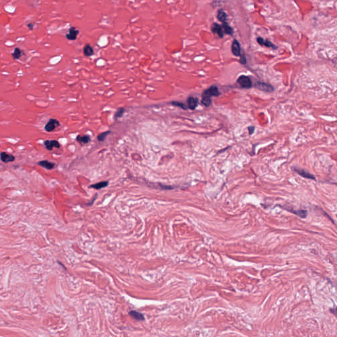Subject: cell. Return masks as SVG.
<instances>
[{
  "mask_svg": "<svg viewBox=\"0 0 337 337\" xmlns=\"http://www.w3.org/2000/svg\"><path fill=\"white\" fill-rule=\"evenodd\" d=\"M218 88L215 86H212L209 88L205 90L202 94V103L205 107H209L211 104V96L218 97L219 96Z\"/></svg>",
  "mask_w": 337,
  "mask_h": 337,
  "instance_id": "cell-1",
  "label": "cell"
},
{
  "mask_svg": "<svg viewBox=\"0 0 337 337\" xmlns=\"http://www.w3.org/2000/svg\"><path fill=\"white\" fill-rule=\"evenodd\" d=\"M237 82L243 88L248 89L252 87V82L251 79L245 75H242L237 80Z\"/></svg>",
  "mask_w": 337,
  "mask_h": 337,
  "instance_id": "cell-2",
  "label": "cell"
},
{
  "mask_svg": "<svg viewBox=\"0 0 337 337\" xmlns=\"http://www.w3.org/2000/svg\"><path fill=\"white\" fill-rule=\"evenodd\" d=\"M255 88L258 89L263 92H272L274 91V88L273 86L265 82H256L254 84Z\"/></svg>",
  "mask_w": 337,
  "mask_h": 337,
  "instance_id": "cell-3",
  "label": "cell"
},
{
  "mask_svg": "<svg viewBox=\"0 0 337 337\" xmlns=\"http://www.w3.org/2000/svg\"><path fill=\"white\" fill-rule=\"evenodd\" d=\"M59 124H60L58 120L55 119H50L46 124L45 125V130L48 133L52 132L55 129V128L59 126Z\"/></svg>",
  "mask_w": 337,
  "mask_h": 337,
  "instance_id": "cell-4",
  "label": "cell"
},
{
  "mask_svg": "<svg viewBox=\"0 0 337 337\" xmlns=\"http://www.w3.org/2000/svg\"><path fill=\"white\" fill-rule=\"evenodd\" d=\"M79 34V30H77L75 26H71L68 30V33L66 34V38L70 41H74L77 38V36Z\"/></svg>",
  "mask_w": 337,
  "mask_h": 337,
  "instance_id": "cell-5",
  "label": "cell"
},
{
  "mask_svg": "<svg viewBox=\"0 0 337 337\" xmlns=\"http://www.w3.org/2000/svg\"><path fill=\"white\" fill-rule=\"evenodd\" d=\"M294 171L296 173H298L301 176L304 177V178H306L307 179H311V180H316V177L314 176V175H313L312 174L308 172V171H307L306 170L302 169L300 168H294Z\"/></svg>",
  "mask_w": 337,
  "mask_h": 337,
  "instance_id": "cell-6",
  "label": "cell"
},
{
  "mask_svg": "<svg viewBox=\"0 0 337 337\" xmlns=\"http://www.w3.org/2000/svg\"><path fill=\"white\" fill-rule=\"evenodd\" d=\"M44 144L45 148H46V149L49 151L52 150L54 147L59 148L61 146L58 140H46L44 142Z\"/></svg>",
  "mask_w": 337,
  "mask_h": 337,
  "instance_id": "cell-7",
  "label": "cell"
},
{
  "mask_svg": "<svg viewBox=\"0 0 337 337\" xmlns=\"http://www.w3.org/2000/svg\"><path fill=\"white\" fill-rule=\"evenodd\" d=\"M211 31H212L213 33L214 34H217L218 35L221 37V38H222L224 36V31L222 30V27L219 25V24L218 23H213L212 25H211Z\"/></svg>",
  "mask_w": 337,
  "mask_h": 337,
  "instance_id": "cell-8",
  "label": "cell"
},
{
  "mask_svg": "<svg viewBox=\"0 0 337 337\" xmlns=\"http://www.w3.org/2000/svg\"><path fill=\"white\" fill-rule=\"evenodd\" d=\"M1 160L3 163H7L10 162H13L15 160V157L13 155H11V154H9L6 152H3L1 153Z\"/></svg>",
  "mask_w": 337,
  "mask_h": 337,
  "instance_id": "cell-9",
  "label": "cell"
},
{
  "mask_svg": "<svg viewBox=\"0 0 337 337\" xmlns=\"http://www.w3.org/2000/svg\"><path fill=\"white\" fill-rule=\"evenodd\" d=\"M231 49H232V54L235 56L236 57L241 56V45H240L239 42L236 40H235L233 41Z\"/></svg>",
  "mask_w": 337,
  "mask_h": 337,
  "instance_id": "cell-10",
  "label": "cell"
},
{
  "mask_svg": "<svg viewBox=\"0 0 337 337\" xmlns=\"http://www.w3.org/2000/svg\"><path fill=\"white\" fill-rule=\"evenodd\" d=\"M38 165L48 170H51L55 167V163L53 162H50L48 160H43L38 162Z\"/></svg>",
  "mask_w": 337,
  "mask_h": 337,
  "instance_id": "cell-11",
  "label": "cell"
},
{
  "mask_svg": "<svg viewBox=\"0 0 337 337\" xmlns=\"http://www.w3.org/2000/svg\"><path fill=\"white\" fill-rule=\"evenodd\" d=\"M257 41H258V44H260L261 45H265V46L266 47H268V48H273V49H277V48L275 46V45L273 44L270 41L267 40H265L263 39L261 37H259L258 38V39H257Z\"/></svg>",
  "mask_w": 337,
  "mask_h": 337,
  "instance_id": "cell-12",
  "label": "cell"
},
{
  "mask_svg": "<svg viewBox=\"0 0 337 337\" xmlns=\"http://www.w3.org/2000/svg\"><path fill=\"white\" fill-rule=\"evenodd\" d=\"M76 140L78 143H80L82 146H83L84 144H87L88 143V142H90V136L89 135H83V136L78 135L77 136Z\"/></svg>",
  "mask_w": 337,
  "mask_h": 337,
  "instance_id": "cell-13",
  "label": "cell"
},
{
  "mask_svg": "<svg viewBox=\"0 0 337 337\" xmlns=\"http://www.w3.org/2000/svg\"><path fill=\"white\" fill-rule=\"evenodd\" d=\"M188 107L190 110H194L198 105V99L194 97H189L187 100Z\"/></svg>",
  "mask_w": 337,
  "mask_h": 337,
  "instance_id": "cell-14",
  "label": "cell"
},
{
  "mask_svg": "<svg viewBox=\"0 0 337 337\" xmlns=\"http://www.w3.org/2000/svg\"><path fill=\"white\" fill-rule=\"evenodd\" d=\"M83 54L86 57H90L94 54L93 48L90 44H87L83 48Z\"/></svg>",
  "mask_w": 337,
  "mask_h": 337,
  "instance_id": "cell-15",
  "label": "cell"
},
{
  "mask_svg": "<svg viewBox=\"0 0 337 337\" xmlns=\"http://www.w3.org/2000/svg\"><path fill=\"white\" fill-rule=\"evenodd\" d=\"M129 315L133 317L134 319H135L136 320H138V321H144V316L143 315V314L141 313L140 312H138V311H130L129 312Z\"/></svg>",
  "mask_w": 337,
  "mask_h": 337,
  "instance_id": "cell-16",
  "label": "cell"
},
{
  "mask_svg": "<svg viewBox=\"0 0 337 337\" xmlns=\"http://www.w3.org/2000/svg\"><path fill=\"white\" fill-rule=\"evenodd\" d=\"M108 185H109V182H108V181H101V182H98V183H96V184L90 185L89 186V188H94V189H96V190H100V189H101V188H104L107 187L108 186Z\"/></svg>",
  "mask_w": 337,
  "mask_h": 337,
  "instance_id": "cell-17",
  "label": "cell"
},
{
  "mask_svg": "<svg viewBox=\"0 0 337 337\" xmlns=\"http://www.w3.org/2000/svg\"><path fill=\"white\" fill-rule=\"evenodd\" d=\"M285 209H287L288 211L292 212L293 213L296 215L297 216H299V217H300V218H306L307 214V212L306 210H294V209H290V208H285Z\"/></svg>",
  "mask_w": 337,
  "mask_h": 337,
  "instance_id": "cell-18",
  "label": "cell"
},
{
  "mask_svg": "<svg viewBox=\"0 0 337 337\" xmlns=\"http://www.w3.org/2000/svg\"><path fill=\"white\" fill-rule=\"evenodd\" d=\"M22 53H23V51H22L20 48H15L12 54L13 58L15 60L19 59L21 58V57L22 55Z\"/></svg>",
  "mask_w": 337,
  "mask_h": 337,
  "instance_id": "cell-19",
  "label": "cell"
},
{
  "mask_svg": "<svg viewBox=\"0 0 337 337\" xmlns=\"http://www.w3.org/2000/svg\"><path fill=\"white\" fill-rule=\"evenodd\" d=\"M218 19L219 21L221 22H225L227 20V15L225 13V11L223 10L222 9H220L219 11H218Z\"/></svg>",
  "mask_w": 337,
  "mask_h": 337,
  "instance_id": "cell-20",
  "label": "cell"
},
{
  "mask_svg": "<svg viewBox=\"0 0 337 337\" xmlns=\"http://www.w3.org/2000/svg\"><path fill=\"white\" fill-rule=\"evenodd\" d=\"M222 29H223V31L225 34H230V35H232V34H233V29L232 28L228 25V23H227V22H224L223 25H222Z\"/></svg>",
  "mask_w": 337,
  "mask_h": 337,
  "instance_id": "cell-21",
  "label": "cell"
},
{
  "mask_svg": "<svg viewBox=\"0 0 337 337\" xmlns=\"http://www.w3.org/2000/svg\"><path fill=\"white\" fill-rule=\"evenodd\" d=\"M110 133H111L110 130H108V131H106V132L102 133L100 134L98 136H97V139H98V140L99 142H104L105 140V138H107V136L109 135Z\"/></svg>",
  "mask_w": 337,
  "mask_h": 337,
  "instance_id": "cell-22",
  "label": "cell"
},
{
  "mask_svg": "<svg viewBox=\"0 0 337 337\" xmlns=\"http://www.w3.org/2000/svg\"><path fill=\"white\" fill-rule=\"evenodd\" d=\"M125 112V110L124 107H120L119 108V109L117 110V111L115 112V118L116 119H119V118H121L123 116L124 113Z\"/></svg>",
  "mask_w": 337,
  "mask_h": 337,
  "instance_id": "cell-23",
  "label": "cell"
},
{
  "mask_svg": "<svg viewBox=\"0 0 337 337\" xmlns=\"http://www.w3.org/2000/svg\"><path fill=\"white\" fill-rule=\"evenodd\" d=\"M172 104H173V105H175V106H177V107H180L182 108V109H183V110H186V109H187L186 106L184 104H182V103H180V102H175V101H173V102H172Z\"/></svg>",
  "mask_w": 337,
  "mask_h": 337,
  "instance_id": "cell-24",
  "label": "cell"
},
{
  "mask_svg": "<svg viewBox=\"0 0 337 337\" xmlns=\"http://www.w3.org/2000/svg\"><path fill=\"white\" fill-rule=\"evenodd\" d=\"M27 27L29 28L30 30H32L34 29V23L33 22H29L27 24Z\"/></svg>",
  "mask_w": 337,
  "mask_h": 337,
  "instance_id": "cell-25",
  "label": "cell"
},
{
  "mask_svg": "<svg viewBox=\"0 0 337 337\" xmlns=\"http://www.w3.org/2000/svg\"><path fill=\"white\" fill-rule=\"evenodd\" d=\"M330 311L331 313H333V314H335V315L337 316V307L335 308H332V309H330Z\"/></svg>",
  "mask_w": 337,
  "mask_h": 337,
  "instance_id": "cell-26",
  "label": "cell"
},
{
  "mask_svg": "<svg viewBox=\"0 0 337 337\" xmlns=\"http://www.w3.org/2000/svg\"><path fill=\"white\" fill-rule=\"evenodd\" d=\"M248 130L250 134H252L254 132V127H248Z\"/></svg>",
  "mask_w": 337,
  "mask_h": 337,
  "instance_id": "cell-27",
  "label": "cell"
}]
</instances>
